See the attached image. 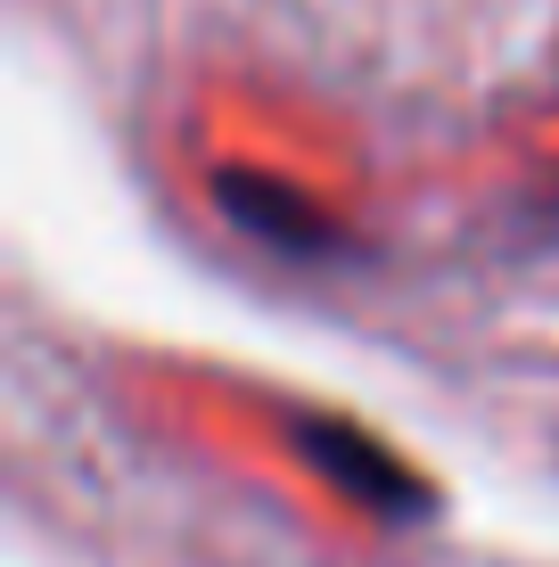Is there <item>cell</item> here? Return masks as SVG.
Returning <instances> with one entry per match:
<instances>
[{"label": "cell", "mask_w": 559, "mask_h": 567, "mask_svg": "<svg viewBox=\"0 0 559 567\" xmlns=\"http://www.w3.org/2000/svg\"><path fill=\"white\" fill-rule=\"evenodd\" d=\"M288 427H297V453L313 461L345 502H362L371 518H428L436 511V494L412 477V461H395L387 444H371L362 427H345V420H288Z\"/></svg>", "instance_id": "cell-1"}, {"label": "cell", "mask_w": 559, "mask_h": 567, "mask_svg": "<svg viewBox=\"0 0 559 567\" xmlns=\"http://www.w3.org/2000/svg\"><path fill=\"white\" fill-rule=\"evenodd\" d=\"M215 198L239 230H256V239H272L280 256H321V247H338V223L321 206H304L297 189L263 182V173H215Z\"/></svg>", "instance_id": "cell-2"}]
</instances>
